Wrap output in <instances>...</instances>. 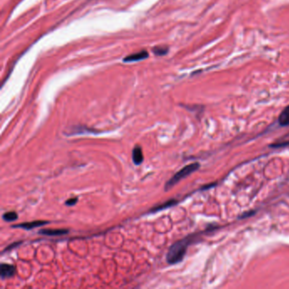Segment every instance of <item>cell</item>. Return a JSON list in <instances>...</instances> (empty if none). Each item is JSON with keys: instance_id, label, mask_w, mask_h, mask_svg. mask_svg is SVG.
I'll return each instance as SVG.
<instances>
[{"instance_id": "cell-1", "label": "cell", "mask_w": 289, "mask_h": 289, "mask_svg": "<svg viewBox=\"0 0 289 289\" xmlns=\"http://www.w3.org/2000/svg\"><path fill=\"white\" fill-rule=\"evenodd\" d=\"M193 240V237L189 236L185 239H182L178 242H176L174 244H172L166 255L167 262L172 265L181 262L185 257L188 247L191 244Z\"/></svg>"}, {"instance_id": "cell-2", "label": "cell", "mask_w": 289, "mask_h": 289, "mask_svg": "<svg viewBox=\"0 0 289 289\" xmlns=\"http://www.w3.org/2000/svg\"><path fill=\"white\" fill-rule=\"evenodd\" d=\"M199 166L200 165L198 164V162H195V163L186 165L183 168L181 169L179 172H177L175 175L172 177V178L169 180L168 182H166L165 187V191H168L170 189H172L181 180L186 178L187 177H189L192 173L196 172L199 168Z\"/></svg>"}, {"instance_id": "cell-3", "label": "cell", "mask_w": 289, "mask_h": 289, "mask_svg": "<svg viewBox=\"0 0 289 289\" xmlns=\"http://www.w3.org/2000/svg\"><path fill=\"white\" fill-rule=\"evenodd\" d=\"M0 270H1V277L3 279L11 277L16 273V267L10 264H1Z\"/></svg>"}, {"instance_id": "cell-4", "label": "cell", "mask_w": 289, "mask_h": 289, "mask_svg": "<svg viewBox=\"0 0 289 289\" xmlns=\"http://www.w3.org/2000/svg\"><path fill=\"white\" fill-rule=\"evenodd\" d=\"M48 222H44V221H36V222H28V223H22V224H18V225H13V227H20V228L26 229V230H31V229L35 228V227H39L43 225H47Z\"/></svg>"}, {"instance_id": "cell-5", "label": "cell", "mask_w": 289, "mask_h": 289, "mask_svg": "<svg viewBox=\"0 0 289 289\" xmlns=\"http://www.w3.org/2000/svg\"><path fill=\"white\" fill-rule=\"evenodd\" d=\"M69 231L68 230H64V229H43L39 231V234L44 236H63L67 234Z\"/></svg>"}, {"instance_id": "cell-6", "label": "cell", "mask_w": 289, "mask_h": 289, "mask_svg": "<svg viewBox=\"0 0 289 289\" xmlns=\"http://www.w3.org/2000/svg\"><path fill=\"white\" fill-rule=\"evenodd\" d=\"M148 54L146 51H141L136 54H132L131 55H128V57L125 58V62H134V61H142L148 58Z\"/></svg>"}, {"instance_id": "cell-7", "label": "cell", "mask_w": 289, "mask_h": 289, "mask_svg": "<svg viewBox=\"0 0 289 289\" xmlns=\"http://www.w3.org/2000/svg\"><path fill=\"white\" fill-rule=\"evenodd\" d=\"M132 161L135 165H141L144 161V155L140 147H135L132 150Z\"/></svg>"}, {"instance_id": "cell-8", "label": "cell", "mask_w": 289, "mask_h": 289, "mask_svg": "<svg viewBox=\"0 0 289 289\" xmlns=\"http://www.w3.org/2000/svg\"><path fill=\"white\" fill-rule=\"evenodd\" d=\"M278 122H279L280 126H282V127L289 126V105L287 106L280 114Z\"/></svg>"}, {"instance_id": "cell-9", "label": "cell", "mask_w": 289, "mask_h": 289, "mask_svg": "<svg viewBox=\"0 0 289 289\" xmlns=\"http://www.w3.org/2000/svg\"><path fill=\"white\" fill-rule=\"evenodd\" d=\"M176 203H177L176 200H170V201L165 202L164 204L159 205L157 207H155L152 209V212L159 211V210H162V209H165L169 208V207H172L173 205H176Z\"/></svg>"}, {"instance_id": "cell-10", "label": "cell", "mask_w": 289, "mask_h": 289, "mask_svg": "<svg viewBox=\"0 0 289 289\" xmlns=\"http://www.w3.org/2000/svg\"><path fill=\"white\" fill-rule=\"evenodd\" d=\"M3 219L5 222H15V221H16L17 219H18V215H17L16 212H7V213L3 214Z\"/></svg>"}, {"instance_id": "cell-11", "label": "cell", "mask_w": 289, "mask_h": 289, "mask_svg": "<svg viewBox=\"0 0 289 289\" xmlns=\"http://www.w3.org/2000/svg\"><path fill=\"white\" fill-rule=\"evenodd\" d=\"M154 53L155 54H158V55H163V54H165L167 52H168V49H167V48H155L154 49Z\"/></svg>"}, {"instance_id": "cell-12", "label": "cell", "mask_w": 289, "mask_h": 289, "mask_svg": "<svg viewBox=\"0 0 289 289\" xmlns=\"http://www.w3.org/2000/svg\"><path fill=\"white\" fill-rule=\"evenodd\" d=\"M77 202H78V198H70V199H68L67 201L65 202V204L69 205V206H72V205H74L75 204H77Z\"/></svg>"}, {"instance_id": "cell-13", "label": "cell", "mask_w": 289, "mask_h": 289, "mask_svg": "<svg viewBox=\"0 0 289 289\" xmlns=\"http://www.w3.org/2000/svg\"><path fill=\"white\" fill-rule=\"evenodd\" d=\"M20 243V242H16V243H13V244H11V245H10V247H8V248H6V249H5V251H7V250H9V249H10V248H15V247H16V246L19 245Z\"/></svg>"}]
</instances>
